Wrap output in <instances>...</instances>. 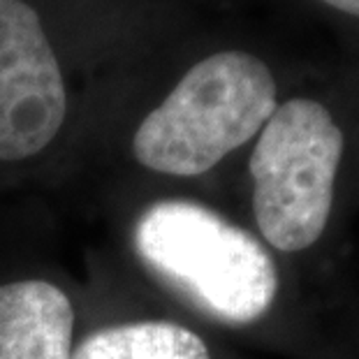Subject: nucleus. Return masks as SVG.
Returning <instances> with one entry per match:
<instances>
[{"instance_id": "3", "label": "nucleus", "mask_w": 359, "mask_h": 359, "mask_svg": "<svg viewBox=\"0 0 359 359\" xmlns=\"http://www.w3.org/2000/svg\"><path fill=\"white\" fill-rule=\"evenodd\" d=\"M341 156L343 133L327 107L292 97L273 109L250 156L253 213L269 246L294 253L323 236Z\"/></svg>"}, {"instance_id": "1", "label": "nucleus", "mask_w": 359, "mask_h": 359, "mask_svg": "<svg viewBox=\"0 0 359 359\" xmlns=\"http://www.w3.org/2000/svg\"><path fill=\"white\" fill-rule=\"evenodd\" d=\"M276 102V79L246 51H220L183 74L133 137L147 170L200 177L259 135Z\"/></svg>"}, {"instance_id": "6", "label": "nucleus", "mask_w": 359, "mask_h": 359, "mask_svg": "<svg viewBox=\"0 0 359 359\" xmlns=\"http://www.w3.org/2000/svg\"><path fill=\"white\" fill-rule=\"evenodd\" d=\"M70 359H211V355L195 332L151 320L97 330L81 341Z\"/></svg>"}, {"instance_id": "5", "label": "nucleus", "mask_w": 359, "mask_h": 359, "mask_svg": "<svg viewBox=\"0 0 359 359\" xmlns=\"http://www.w3.org/2000/svg\"><path fill=\"white\" fill-rule=\"evenodd\" d=\"M72 302L49 280L0 285V359H70Z\"/></svg>"}, {"instance_id": "7", "label": "nucleus", "mask_w": 359, "mask_h": 359, "mask_svg": "<svg viewBox=\"0 0 359 359\" xmlns=\"http://www.w3.org/2000/svg\"><path fill=\"white\" fill-rule=\"evenodd\" d=\"M327 5L336 7V10L353 14V17H359V0H325Z\"/></svg>"}, {"instance_id": "4", "label": "nucleus", "mask_w": 359, "mask_h": 359, "mask_svg": "<svg viewBox=\"0 0 359 359\" xmlns=\"http://www.w3.org/2000/svg\"><path fill=\"white\" fill-rule=\"evenodd\" d=\"M67 116V88L40 12L0 0V160L42 154Z\"/></svg>"}, {"instance_id": "2", "label": "nucleus", "mask_w": 359, "mask_h": 359, "mask_svg": "<svg viewBox=\"0 0 359 359\" xmlns=\"http://www.w3.org/2000/svg\"><path fill=\"white\" fill-rule=\"evenodd\" d=\"M135 248L149 269L225 323H255L276 299L278 271L266 248L204 204H151L135 225Z\"/></svg>"}]
</instances>
